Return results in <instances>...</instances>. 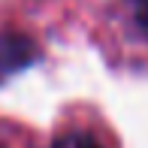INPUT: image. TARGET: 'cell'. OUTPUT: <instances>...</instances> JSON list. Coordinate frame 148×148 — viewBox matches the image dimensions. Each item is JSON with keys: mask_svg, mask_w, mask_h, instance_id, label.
<instances>
[{"mask_svg": "<svg viewBox=\"0 0 148 148\" xmlns=\"http://www.w3.org/2000/svg\"><path fill=\"white\" fill-rule=\"evenodd\" d=\"M136 6H139V18L148 24V0H136Z\"/></svg>", "mask_w": 148, "mask_h": 148, "instance_id": "3957f363", "label": "cell"}, {"mask_svg": "<svg viewBox=\"0 0 148 148\" xmlns=\"http://www.w3.org/2000/svg\"><path fill=\"white\" fill-rule=\"evenodd\" d=\"M36 60V45L24 33H0V79L24 70Z\"/></svg>", "mask_w": 148, "mask_h": 148, "instance_id": "6da1fadb", "label": "cell"}, {"mask_svg": "<svg viewBox=\"0 0 148 148\" xmlns=\"http://www.w3.org/2000/svg\"><path fill=\"white\" fill-rule=\"evenodd\" d=\"M51 148H103V145L85 130H70V133H60L51 142Z\"/></svg>", "mask_w": 148, "mask_h": 148, "instance_id": "7a4b0ae2", "label": "cell"}]
</instances>
